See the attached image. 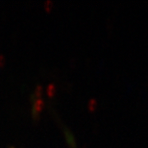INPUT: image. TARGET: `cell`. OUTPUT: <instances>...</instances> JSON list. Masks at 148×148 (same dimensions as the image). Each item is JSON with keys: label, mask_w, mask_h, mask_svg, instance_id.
I'll list each match as a JSON object with an SVG mask.
<instances>
[{"label": "cell", "mask_w": 148, "mask_h": 148, "mask_svg": "<svg viewBox=\"0 0 148 148\" xmlns=\"http://www.w3.org/2000/svg\"><path fill=\"white\" fill-rule=\"evenodd\" d=\"M11 148H14V147H11Z\"/></svg>", "instance_id": "cell-1"}]
</instances>
